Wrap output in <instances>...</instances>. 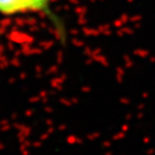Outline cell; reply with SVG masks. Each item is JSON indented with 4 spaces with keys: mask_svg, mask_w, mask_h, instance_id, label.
Instances as JSON below:
<instances>
[{
    "mask_svg": "<svg viewBox=\"0 0 155 155\" xmlns=\"http://www.w3.org/2000/svg\"><path fill=\"white\" fill-rule=\"evenodd\" d=\"M24 12H43L54 20L50 11V0H0V13L2 14Z\"/></svg>",
    "mask_w": 155,
    "mask_h": 155,
    "instance_id": "cell-1",
    "label": "cell"
}]
</instances>
